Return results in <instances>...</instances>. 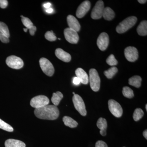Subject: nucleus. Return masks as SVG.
Here are the masks:
<instances>
[{"instance_id":"nucleus-1","label":"nucleus","mask_w":147,"mask_h":147,"mask_svg":"<svg viewBox=\"0 0 147 147\" xmlns=\"http://www.w3.org/2000/svg\"><path fill=\"white\" fill-rule=\"evenodd\" d=\"M34 113L38 118L50 120L56 119L59 115V109L54 105H48L42 108L35 109Z\"/></svg>"},{"instance_id":"nucleus-2","label":"nucleus","mask_w":147,"mask_h":147,"mask_svg":"<svg viewBox=\"0 0 147 147\" xmlns=\"http://www.w3.org/2000/svg\"><path fill=\"white\" fill-rule=\"evenodd\" d=\"M137 20V18L135 16L127 17L118 25L116 28V31L119 34L125 32L135 25Z\"/></svg>"},{"instance_id":"nucleus-3","label":"nucleus","mask_w":147,"mask_h":147,"mask_svg":"<svg viewBox=\"0 0 147 147\" xmlns=\"http://www.w3.org/2000/svg\"><path fill=\"white\" fill-rule=\"evenodd\" d=\"M89 82L93 91L97 92L99 90L100 88V78L97 71L95 69H91L90 70Z\"/></svg>"},{"instance_id":"nucleus-4","label":"nucleus","mask_w":147,"mask_h":147,"mask_svg":"<svg viewBox=\"0 0 147 147\" xmlns=\"http://www.w3.org/2000/svg\"><path fill=\"white\" fill-rule=\"evenodd\" d=\"M50 102L49 98L44 95H39L33 98L31 100L30 104L35 109L42 108L48 105Z\"/></svg>"},{"instance_id":"nucleus-5","label":"nucleus","mask_w":147,"mask_h":147,"mask_svg":"<svg viewBox=\"0 0 147 147\" xmlns=\"http://www.w3.org/2000/svg\"><path fill=\"white\" fill-rule=\"evenodd\" d=\"M72 101L76 110H77L82 116H86L87 114V111L86 110V106L84 100L82 99V97L79 95L74 94L72 98Z\"/></svg>"},{"instance_id":"nucleus-6","label":"nucleus","mask_w":147,"mask_h":147,"mask_svg":"<svg viewBox=\"0 0 147 147\" xmlns=\"http://www.w3.org/2000/svg\"><path fill=\"white\" fill-rule=\"evenodd\" d=\"M40 66L42 71L47 76H52L55 72V69L53 65L45 58H42L39 60Z\"/></svg>"},{"instance_id":"nucleus-7","label":"nucleus","mask_w":147,"mask_h":147,"mask_svg":"<svg viewBox=\"0 0 147 147\" xmlns=\"http://www.w3.org/2000/svg\"><path fill=\"white\" fill-rule=\"evenodd\" d=\"M108 104L109 110L113 115L117 118L121 117L123 111L119 103L113 99H110Z\"/></svg>"},{"instance_id":"nucleus-8","label":"nucleus","mask_w":147,"mask_h":147,"mask_svg":"<svg viewBox=\"0 0 147 147\" xmlns=\"http://www.w3.org/2000/svg\"><path fill=\"white\" fill-rule=\"evenodd\" d=\"M6 63L9 67L14 69H20L24 65V61L22 59L13 55L7 58Z\"/></svg>"},{"instance_id":"nucleus-9","label":"nucleus","mask_w":147,"mask_h":147,"mask_svg":"<svg viewBox=\"0 0 147 147\" xmlns=\"http://www.w3.org/2000/svg\"><path fill=\"white\" fill-rule=\"evenodd\" d=\"M104 7V3L102 1H98L92 10L91 17L93 19H100L102 17Z\"/></svg>"},{"instance_id":"nucleus-10","label":"nucleus","mask_w":147,"mask_h":147,"mask_svg":"<svg viewBox=\"0 0 147 147\" xmlns=\"http://www.w3.org/2000/svg\"><path fill=\"white\" fill-rule=\"evenodd\" d=\"M65 39L71 44H76L79 40V36L77 32L69 28H67L64 31Z\"/></svg>"},{"instance_id":"nucleus-11","label":"nucleus","mask_w":147,"mask_h":147,"mask_svg":"<svg viewBox=\"0 0 147 147\" xmlns=\"http://www.w3.org/2000/svg\"><path fill=\"white\" fill-rule=\"evenodd\" d=\"M125 58L129 62H134L139 57V53L137 48L134 47H127L124 50Z\"/></svg>"},{"instance_id":"nucleus-12","label":"nucleus","mask_w":147,"mask_h":147,"mask_svg":"<svg viewBox=\"0 0 147 147\" xmlns=\"http://www.w3.org/2000/svg\"><path fill=\"white\" fill-rule=\"evenodd\" d=\"M109 43V38L106 33L102 32L98 38L97 45L98 48L101 51H104L107 49Z\"/></svg>"},{"instance_id":"nucleus-13","label":"nucleus","mask_w":147,"mask_h":147,"mask_svg":"<svg viewBox=\"0 0 147 147\" xmlns=\"http://www.w3.org/2000/svg\"><path fill=\"white\" fill-rule=\"evenodd\" d=\"M91 3L89 1H85L82 3L77 8L76 16L78 18H82L85 16L90 8Z\"/></svg>"},{"instance_id":"nucleus-14","label":"nucleus","mask_w":147,"mask_h":147,"mask_svg":"<svg viewBox=\"0 0 147 147\" xmlns=\"http://www.w3.org/2000/svg\"><path fill=\"white\" fill-rule=\"evenodd\" d=\"M67 23L69 28L77 32H79L81 29V26L79 21L74 16L69 15L67 18Z\"/></svg>"},{"instance_id":"nucleus-15","label":"nucleus","mask_w":147,"mask_h":147,"mask_svg":"<svg viewBox=\"0 0 147 147\" xmlns=\"http://www.w3.org/2000/svg\"><path fill=\"white\" fill-rule=\"evenodd\" d=\"M55 55L58 59L65 62H69L71 61V56L70 54L61 48L56 49L55 50Z\"/></svg>"},{"instance_id":"nucleus-16","label":"nucleus","mask_w":147,"mask_h":147,"mask_svg":"<svg viewBox=\"0 0 147 147\" xmlns=\"http://www.w3.org/2000/svg\"><path fill=\"white\" fill-rule=\"evenodd\" d=\"M76 77L80 79L81 83L85 84H88L89 82V77L88 74L83 69L78 68L75 71Z\"/></svg>"},{"instance_id":"nucleus-17","label":"nucleus","mask_w":147,"mask_h":147,"mask_svg":"<svg viewBox=\"0 0 147 147\" xmlns=\"http://www.w3.org/2000/svg\"><path fill=\"white\" fill-rule=\"evenodd\" d=\"M5 147H26L25 143L22 141L14 139H9L5 143Z\"/></svg>"},{"instance_id":"nucleus-18","label":"nucleus","mask_w":147,"mask_h":147,"mask_svg":"<svg viewBox=\"0 0 147 147\" xmlns=\"http://www.w3.org/2000/svg\"><path fill=\"white\" fill-rule=\"evenodd\" d=\"M98 127L100 129V133L102 136L106 135V129L107 127V122L106 120L103 118H100L97 122Z\"/></svg>"},{"instance_id":"nucleus-19","label":"nucleus","mask_w":147,"mask_h":147,"mask_svg":"<svg viewBox=\"0 0 147 147\" xmlns=\"http://www.w3.org/2000/svg\"><path fill=\"white\" fill-rule=\"evenodd\" d=\"M102 16L105 20L110 21L115 18V13L110 7H106L104 9Z\"/></svg>"},{"instance_id":"nucleus-20","label":"nucleus","mask_w":147,"mask_h":147,"mask_svg":"<svg viewBox=\"0 0 147 147\" xmlns=\"http://www.w3.org/2000/svg\"><path fill=\"white\" fill-rule=\"evenodd\" d=\"M137 32L139 35L146 36L147 34V22L143 21L140 23L137 28Z\"/></svg>"},{"instance_id":"nucleus-21","label":"nucleus","mask_w":147,"mask_h":147,"mask_svg":"<svg viewBox=\"0 0 147 147\" xmlns=\"http://www.w3.org/2000/svg\"><path fill=\"white\" fill-rule=\"evenodd\" d=\"M63 121L66 126H68L71 128H74L78 125V123L76 121L68 116L64 117L63 119Z\"/></svg>"},{"instance_id":"nucleus-22","label":"nucleus","mask_w":147,"mask_h":147,"mask_svg":"<svg viewBox=\"0 0 147 147\" xmlns=\"http://www.w3.org/2000/svg\"><path fill=\"white\" fill-rule=\"evenodd\" d=\"M142 81V78L140 76H134L129 79V84L131 86L139 88L141 86Z\"/></svg>"},{"instance_id":"nucleus-23","label":"nucleus","mask_w":147,"mask_h":147,"mask_svg":"<svg viewBox=\"0 0 147 147\" xmlns=\"http://www.w3.org/2000/svg\"><path fill=\"white\" fill-rule=\"evenodd\" d=\"M63 97V94L60 92H57L53 94V96L51 98L52 102L55 106H57L59 105L61 100Z\"/></svg>"},{"instance_id":"nucleus-24","label":"nucleus","mask_w":147,"mask_h":147,"mask_svg":"<svg viewBox=\"0 0 147 147\" xmlns=\"http://www.w3.org/2000/svg\"><path fill=\"white\" fill-rule=\"evenodd\" d=\"M117 71L118 69L115 67H113L104 71V75L108 79H112Z\"/></svg>"},{"instance_id":"nucleus-25","label":"nucleus","mask_w":147,"mask_h":147,"mask_svg":"<svg viewBox=\"0 0 147 147\" xmlns=\"http://www.w3.org/2000/svg\"><path fill=\"white\" fill-rule=\"evenodd\" d=\"M122 93L124 96L127 98H131L134 97V94L133 90L129 87L127 86L123 87Z\"/></svg>"},{"instance_id":"nucleus-26","label":"nucleus","mask_w":147,"mask_h":147,"mask_svg":"<svg viewBox=\"0 0 147 147\" xmlns=\"http://www.w3.org/2000/svg\"><path fill=\"white\" fill-rule=\"evenodd\" d=\"M144 115V111L140 108H137L134 110L133 115V119L134 121H137L142 119Z\"/></svg>"},{"instance_id":"nucleus-27","label":"nucleus","mask_w":147,"mask_h":147,"mask_svg":"<svg viewBox=\"0 0 147 147\" xmlns=\"http://www.w3.org/2000/svg\"><path fill=\"white\" fill-rule=\"evenodd\" d=\"M0 31L6 37L9 38L10 36L9 34V30L7 26L5 24L2 22L0 21Z\"/></svg>"},{"instance_id":"nucleus-28","label":"nucleus","mask_w":147,"mask_h":147,"mask_svg":"<svg viewBox=\"0 0 147 147\" xmlns=\"http://www.w3.org/2000/svg\"><path fill=\"white\" fill-rule=\"evenodd\" d=\"M0 128L9 132H12L13 130V129L12 127L8 123L4 121L1 119H0Z\"/></svg>"},{"instance_id":"nucleus-29","label":"nucleus","mask_w":147,"mask_h":147,"mask_svg":"<svg viewBox=\"0 0 147 147\" xmlns=\"http://www.w3.org/2000/svg\"><path fill=\"white\" fill-rule=\"evenodd\" d=\"M21 16L22 18L21 21H22V23H23L24 26L26 28L30 29L34 26L33 24L32 23V21L28 18L24 17L22 15H21Z\"/></svg>"},{"instance_id":"nucleus-30","label":"nucleus","mask_w":147,"mask_h":147,"mask_svg":"<svg viewBox=\"0 0 147 147\" xmlns=\"http://www.w3.org/2000/svg\"><path fill=\"white\" fill-rule=\"evenodd\" d=\"M106 63L110 66L116 65L118 63L117 61L115 58V56L113 55H110L106 59Z\"/></svg>"},{"instance_id":"nucleus-31","label":"nucleus","mask_w":147,"mask_h":147,"mask_svg":"<svg viewBox=\"0 0 147 147\" xmlns=\"http://www.w3.org/2000/svg\"><path fill=\"white\" fill-rule=\"evenodd\" d=\"M45 36L46 39L50 41H55L57 38V37L54 34L53 31H47L45 34Z\"/></svg>"},{"instance_id":"nucleus-32","label":"nucleus","mask_w":147,"mask_h":147,"mask_svg":"<svg viewBox=\"0 0 147 147\" xmlns=\"http://www.w3.org/2000/svg\"><path fill=\"white\" fill-rule=\"evenodd\" d=\"M0 40L3 43H8L9 41V38L6 37L1 31H0Z\"/></svg>"},{"instance_id":"nucleus-33","label":"nucleus","mask_w":147,"mask_h":147,"mask_svg":"<svg viewBox=\"0 0 147 147\" xmlns=\"http://www.w3.org/2000/svg\"><path fill=\"white\" fill-rule=\"evenodd\" d=\"M95 147H108V146L107 144L103 141H98L96 143Z\"/></svg>"},{"instance_id":"nucleus-34","label":"nucleus","mask_w":147,"mask_h":147,"mask_svg":"<svg viewBox=\"0 0 147 147\" xmlns=\"http://www.w3.org/2000/svg\"><path fill=\"white\" fill-rule=\"evenodd\" d=\"M8 5V1L6 0H0V7L2 9L5 8Z\"/></svg>"},{"instance_id":"nucleus-35","label":"nucleus","mask_w":147,"mask_h":147,"mask_svg":"<svg viewBox=\"0 0 147 147\" xmlns=\"http://www.w3.org/2000/svg\"><path fill=\"white\" fill-rule=\"evenodd\" d=\"M29 30V32H30V34L31 35L34 36L35 34V32L36 30V27L33 26L32 27H31Z\"/></svg>"},{"instance_id":"nucleus-36","label":"nucleus","mask_w":147,"mask_h":147,"mask_svg":"<svg viewBox=\"0 0 147 147\" xmlns=\"http://www.w3.org/2000/svg\"><path fill=\"white\" fill-rule=\"evenodd\" d=\"M73 83L74 85L78 86V85H79L80 84L81 82H80V79L76 76V77H74L73 78Z\"/></svg>"},{"instance_id":"nucleus-37","label":"nucleus","mask_w":147,"mask_h":147,"mask_svg":"<svg viewBox=\"0 0 147 147\" xmlns=\"http://www.w3.org/2000/svg\"><path fill=\"white\" fill-rule=\"evenodd\" d=\"M51 3H46L45 4L43 5V6L45 7V8L48 9L49 8H50V6H51Z\"/></svg>"},{"instance_id":"nucleus-38","label":"nucleus","mask_w":147,"mask_h":147,"mask_svg":"<svg viewBox=\"0 0 147 147\" xmlns=\"http://www.w3.org/2000/svg\"><path fill=\"white\" fill-rule=\"evenodd\" d=\"M53 11L54 10L53 8H49L46 9V11L48 13H52V12H53Z\"/></svg>"},{"instance_id":"nucleus-39","label":"nucleus","mask_w":147,"mask_h":147,"mask_svg":"<svg viewBox=\"0 0 147 147\" xmlns=\"http://www.w3.org/2000/svg\"><path fill=\"white\" fill-rule=\"evenodd\" d=\"M143 135H144V137L146 138V139H147V129L145 130L143 132Z\"/></svg>"},{"instance_id":"nucleus-40","label":"nucleus","mask_w":147,"mask_h":147,"mask_svg":"<svg viewBox=\"0 0 147 147\" xmlns=\"http://www.w3.org/2000/svg\"><path fill=\"white\" fill-rule=\"evenodd\" d=\"M138 1L140 3L144 4L147 1L146 0H139Z\"/></svg>"},{"instance_id":"nucleus-41","label":"nucleus","mask_w":147,"mask_h":147,"mask_svg":"<svg viewBox=\"0 0 147 147\" xmlns=\"http://www.w3.org/2000/svg\"><path fill=\"white\" fill-rule=\"evenodd\" d=\"M28 29L27 28H24V31L25 32H26L27 31H28Z\"/></svg>"},{"instance_id":"nucleus-42","label":"nucleus","mask_w":147,"mask_h":147,"mask_svg":"<svg viewBox=\"0 0 147 147\" xmlns=\"http://www.w3.org/2000/svg\"><path fill=\"white\" fill-rule=\"evenodd\" d=\"M146 111H147V104H146Z\"/></svg>"},{"instance_id":"nucleus-43","label":"nucleus","mask_w":147,"mask_h":147,"mask_svg":"<svg viewBox=\"0 0 147 147\" xmlns=\"http://www.w3.org/2000/svg\"><path fill=\"white\" fill-rule=\"evenodd\" d=\"M73 94H74H74H75V93L74 92H73Z\"/></svg>"},{"instance_id":"nucleus-44","label":"nucleus","mask_w":147,"mask_h":147,"mask_svg":"<svg viewBox=\"0 0 147 147\" xmlns=\"http://www.w3.org/2000/svg\"></svg>"}]
</instances>
